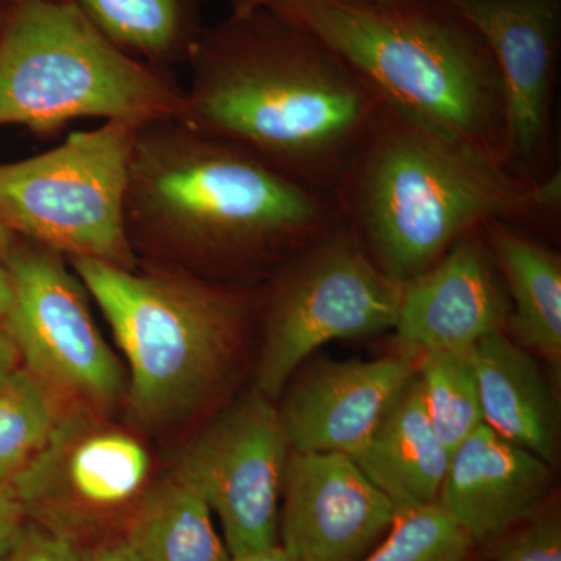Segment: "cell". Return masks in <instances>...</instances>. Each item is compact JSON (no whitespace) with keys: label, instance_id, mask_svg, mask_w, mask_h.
I'll use <instances>...</instances> for the list:
<instances>
[{"label":"cell","instance_id":"cell-1","mask_svg":"<svg viewBox=\"0 0 561 561\" xmlns=\"http://www.w3.org/2000/svg\"><path fill=\"white\" fill-rule=\"evenodd\" d=\"M180 121L331 194L382 102L311 33L231 0L203 28Z\"/></svg>","mask_w":561,"mask_h":561},{"label":"cell","instance_id":"cell-2","mask_svg":"<svg viewBox=\"0 0 561 561\" xmlns=\"http://www.w3.org/2000/svg\"><path fill=\"white\" fill-rule=\"evenodd\" d=\"M328 192L180 119L139 125L125 230L140 262L217 280L291 256L341 227Z\"/></svg>","mask_w":561,"mask_h":561},{"label":"cell","instance_id":"cell-3","mask_svg":"<svg viewBox=\"0 0 561 561\" xmlns=\"http://www.w3.org/2000/svg\"><path fill=\"white\" fill-rule=\"evenodd\" d=\"M331 195L343 227L404 286L486 221L556 220L561 175L491 164L382 103Z\"/></svg>","mask_w":561,"mask_h":561},{"label":"cell","instance_id":"cell-4","mask_svg":"<svg viewBox=\"0 0 561 561\" xmlns=\"http://www.w3.org/2000/svg\"><path fill=\"white\" fill-rule=\"evenodd\" d=\"M247 2L320 39L383 105L483 161L513 168L496 60L454 0Z\"/></svg>","mask_w":561,"mask_h":561},{"label":"cell","instance_id":"cell-5","mask_svg":"<svg viewBox=\"0 0 561 561\" xmlns=\"http://www.w3.org/2000/svg\"><path fill=\"white\" fill-rule=\"evenodd\" d=\"M127 360V393L144 421L190 411L216 383L250 311L245 291L180 268L68 260Z\"/></svg>","mask_w":561,"mask_h":561},{"label":"cell","instance_id":"cell-6","mask_svg":"<svg viewBox=\"0 0 561 561\" xmlns=\"http://www.w3.org/2000/svg\"><path fill=\"white\" fill-rule=\"evenodd\" d=\"M172 69L116 49L66 0H9L0 28V127L49 136L76 119H181Z\"/></svg>","mask_w":561,"mask_h":561},{"label":"cell","instance_id":"cell-7","mask_svg":"<svg viewBox=\"0 0 561 561\" xmlns=\"http://www.w3.org/2000/svg\"><path fill=\"white\" fill-rule=\"evenodd\" d=\"M138 125L103 122L49 151L0 164V221L66 260L138 267L125 192Z\"/></svg>","mask_w":561,"mask_h":561},{"label":"cell","instance_id":"cell-8","mask_svg":"<svg viewBox=\"0 0 561 561\" xmlns=\"http://www.w3.org/2000/svg\"><path fill=\"white\" fill-rule=\"evenodd\" d=\"M401 294L343 225L301 250L280 265L265 297L256 390L278 397L324 343L393 330Z\"/></svg>","mask_w":561,"mask_h":561},{"label":"cell","instance_id":"cell-9","mask_svg":"<svg viewBox=\"0 0 561 561\" xmlns=\"http://www.w3.org/2000/svg\"><path fill=\"white\" fill-rule=\"evenodd\" d=\"M10 311L0 321L22 367L80 404H113L127 375L92 319L87 289L57 251L18 238L10 256Z\"/></svg>","mask_w":561,"mask_h":561},{"label":"cell","instance_id":"cell-10","mask_svg":"<svg viewBox=\"0 0 561 561\" xmlns=\"http://www.w3.org/2000/svg\"><path fill=\"white\" fill-rule=\"evenodd\" d=\"M287 459L279 412L257 390L221 413L181 456L176 476L219 518L231 557L278 545Z\"/></svg>","mask_w":561,"mask_h":561},{"label":"cell","instance_id":"cell-11","mask_svg":"<svg viewBox=\"0 0 561 561\" xmlns=\"http://www.w3.org/2000/svg\"><path fill=\"white\" fill-rule=\"evenodd\" d=\"M151 457L130 431L91 412L69 409L49 443L11 481L25 515L65 524L91 523L135 511L150 489ZM47 524V523H46Z\"/></svg>","mask_w":561,"mask_h":561},{"label":"cell","instance_id":"cell-12","mask_svg":"<svg viewBox=\"0 0 561 561\" xmlns=\"http://www.w3.org/2000/svg\"><path fill=\"white\" fill-rule=\"evenodd\" d=\"M489 43L511 128L512 162L535 180L556 172L552 110L561 51V0H454Z\"/></svg>","mask_w":561,"mask_h":561},{"label":"cell","instance_id":"cell-13","mask_svg":"<svg viewBox=\"0 0 561 561\" xmlns=\"http://www.w3.org/2000/svg\"><path fill=\"white\" fill-rule=\"evenodd\" d=\"M280 497L278 537L295 561H359L397 516L342 453H290Z\"/></svg>","mask_w":561,"mask_h":561},{"label":"cell","instance_id":"cell-14","mask_svg":"<svg viewBox=\"0 0 561 561\" xmlns=\"http://www.w3.org/2000/svg\"><path fill=\"white\" fill-rule=\"evenodd\" d=\"M482 231H472L437 264L402 286L394 335L415 354L470 353L511 316V300Z\"/></svg>","mask_w":561,"mask_h":561},{"label":"cell","instance_id":"cell-15","mask_svg":"<svg viewBox=\"0 0 561 561\" xmlns=\"http://www.w3.org/2000/svg\"><path fill=\"white\" fill-rule=\"evenodd\" d=\"M419 354L328 362L309 371L279 412L290 453L354 456L416 373Z\"/></svg>","mask_w":561,"mask_h":561},{"label":"cell","instance_id":"cell-16","mask_svg":"<svg viewBox=\"0 0 561 561\" xmlns=\"http://www.w3.org/2000/svg\"><path fill=\"white\" fill-rule=\"evenodd\" d=\"M551 478L552 465L482 424L449 456L437 502L478 545L526 522Z\"/></svg>","mask_w":561,"mask_h":561},{"label":"cell","instance_id":"cell-17","mask_svg":"<svg viewBox=\"0 0 561 561\" xmlns=\"http://www.w3.org/2000/svg\"><path fill=\"white\" fill-rule=\"evenodd\" d=\"M483 424L549 465L559 453V408L537 360L504 331L470 351Z\"/></svg>","mask_w":561,"mask_h":561},{"label":"cell","instance_id":"cell-18","mask_svg":"<svg viewBox=\"0 0 561 561\" xmlns=\"http://www.w3.org/2000/svg\"><path fill=\"white\" fill-rule=\"evenodd\" d=\"M449 456L432 426L415 373L351 457L398 511L437 502Z\"/></svg>","mask_w":561,"mask_h":561},{"label":"cell","instance_id":"cell-19","mask_svg":"<svg viewBox=\"0 0 561 561\" xmlns=\"http://www.w3.org/2000/svg\"><path fill=\"white\" fill-rule=\"evenodd\" d=\"M511 300L508 327L523 348L537 351L553 368L561 365V257L505 220L481 228Z\"/></svg>","mask_w":561,"mask_h":561},{"label":"cell","instance_id":"cell-20","mask_svg":"<svg viewBox=\"0 0 561 561\" xmlns=\"http://www.w3.org/2000/svg\"><path fill=\"white\" fill-rule=\"evenodd\" d=\"M116 49L157 68L187 66L203 28L197 0H66Z\"/></svg>","mask_w":561,"mask_h":561},{"label":"cell","instance_id":"cell-21","mask_svg":"<svg viewBox=\"0 0 561 561\" xmlns=\"http://www.w3.org/2000/svg\"><path fill=\"white\" fill-rule=\"evenodd\" d=\"M140 561H231L205 500L179 476L149 489L125 538Z\"/></svg>","mask_w":561,"mask_h":561},{"label":"cell","instance_id":"cell-22","mask_svg":"<svg viewBox=\"0 0 561 561\" xmlns=\"http://www.w3.org/2000/svg\"><path fill=\"white\" fill-rule=\"evenodd\" d=\"M68 411L65 394L22 365L0 383V481L38 457Z\"/></svg>","mask_w":561,"mask_h":561},{"label":"cell","instance_id":"cell-23","mask_svg":"<svg viewBox=\"0 0 561 561\" xmlns=\"http://www.w3.org/2000/svg\"><path fill=\"white\" fill-rule=\"evenodd\" d=\"M416 376L432 426L453 453L483 424L470 353L420 354Z\"/></svg>","mask_w":561,"mask_h":561},{"label":"cell","instance_id":"cell-24","mask_svg":"<svg viewBox=\"0 0 561 561\" xmlns=\"http://www.w3.org/2000/svg\"><path fill=\"white\" fill-rule=\"evenodd\" d=\"M467 531L438 502L398 508L381 545L359 561H470Z\"/></svg>","mask_w":561,"mask_h":561},{"label":"cell","instance_id":"cell-25","mask_svg":"<svg viewBox=\"0 0 561 561\" xmlns=\"http://www.w3.org/2000/svg\"><path fill=\"white\" fill-rule=\"evenodd\" d=\"M83 551L69 535L43 524H25L0 561H81Z\"/></svg>","mask_w":561,"mask_h":561},{"label":"cell","instance_id":"cell-26","mask_svg":"<svg viewBox=\"0 0 561 561\" xmlns=\"http://www.w3.org/2000/svg\"><path fill=\"white\" fill-rule=\"evenodd\" d=\"M494 561H561V527L556 516L540 518L519 531Z\"/></svg>","mask_w":561,"mask_h":561},{"label":"cell","instance_id":"cell-27","mask_svg":"<svg viewBox=\"0 0 561 561\" xmlns=\"http://www.w3.org/2000/svg\"><path fill=\"white\" fill-rule=\"evenodd\" d=\"M25 508L10 482L0 481V556L24 526Z\"/></svg>","mask_w":561,"mask_h":561},{"label":"cell","instance_id":"cell-28","mask_svg":"<svg viewBox=\"0 0 561 561\" xmlns=\"http://www.w3.org/2000/svg\"><path fill=\"white\" fill-rule=\"evenodd\" d=\"M16 234L0 221V321L10 311L13 287H11L10 256Z\"/></svg>","mask_w":561,"mask_h":561},{"label":"cell","instance_id":"cell-29","mask_svg":"<svg viewBox=\"0 0 561 561\" xmlns=\"http://www.w3.org/2000/svg\"><path fill=\"white\" fill-rule=\"evenodd\" d=\"M81 561H140L127 540L99 542L83 551Z\"/></svg>","mask_w":561,"mask_h":561},{"label":"cell","instance_id":"cell-30","mask_svg":"<svg viewBox=\"0 0 561 561\" xmlns=\"http://www.w3.org/2000/svg\"><path fill=\"white\" fill-rule=\"evenodd\" d=\"M20 367V353L11 341L9 332L0 323V383L5 382Z\"/></svg>","mask_w":561,"mask_h":561},{"label":"cell","instance_id":"cell-31","mask_svg":"<svg viewBox=\"0 0 561 561\" xmlns=\"http://www.w3.org/2000/svg\"><path fill=\"white\" fill-rule=\"evenodd\" d=\"M231 561H295L280 545L232 557Z\"/></svg>","mask_w":561,"mask_h":561},{"label":"cell","instance_id":"cell-32","mask_svg":"<svg viewBox=\"0 0 561 561\" xmlns=\"http://www.w3.org/2000/svg\"><path fill=\"white\" fill-rule=\"evenodd\" d=\"M5 7L7 3L3 0H0V28H2L3 16H5Z\"/></svg>","mask_w":561,"mask_h":561},{"label":"cell","instance_id":"cell-33","mask_svg":"<svg viewBox=\"0 0 561 561\" xmlns=\"http://www.w3.org/2000/svg\"><path fill=\"white\" fill-rule=\"evenodd\" d=\"M386 2H391V0H386Z\"/></svg>","mask_w":561,"mask_h":561}]
</instances>
